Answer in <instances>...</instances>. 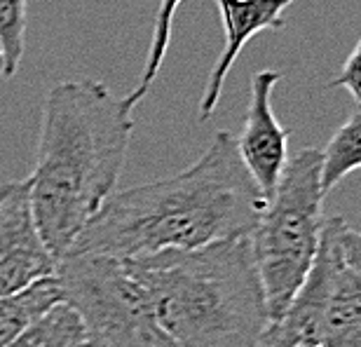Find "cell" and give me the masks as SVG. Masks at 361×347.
Wrapping results in <instances>:
<instances>
[{
    "label": "cell",
    "instance_id": "6da1fadb",
    "mask_svg": "<svg viewBox=\"0 0 361 347\" xmlns=\"http://www.w3.org/2000/svg\"><path fill=\"white\" fill-rule=\"evenodd\" d=\"M265 205L240 160L235 134L221 129L200 160L176 176L113 193L68 254L129 260L240 240L254 233Z\"/></svg>",
    "mask_w": 361,
    "mask_h": 347
},
{
    "label": "cell",
    "instance_id": "7a4b0ae2",
    "mask_svg": "<svg viewBox=\"0 0 361 347\" xmlns=\"http://www.w3.org/2000/svg\"><path fill=\"white\" fill-rule=\"evenodd\" d=\"M132 92L101 80H63L42 106L35 167L28 176L38 233L56 263L115 193L134 132Z\"/></svg>",
    "mask_w": 361,
    "mask_h": 347
},
{
    "label": "cell",
    "instance_id": "3957f363",
    "mask_svg": "<svg viewBox=\"0 0 361 347\" xmlns=\"http://www.w3.org/2000/svg\"><path fill=\"white\" fill-rule=\"evenodd\" d=\"M127 263L176 347H261L270 315L249 237Z\"/></svg>",
    "mask_w": 361,
    "mask_h": 347
},
{
    "label": "cell",
    "instance_id": "277c9868",
    "mask_svg": "<svg viewBox=\"0 0 361 347\" xmlns=\"http://www.w3.org/2000/svg\"><path fill=\"white\" fill-rule=\"evenodd\" d=\"M322 205V150L302 148L288 160L249 235L270 324L284 315L314 263L324 226Z\"/></svg>",
    "mask_w": 361,
    "mask_h": 347
},
{
    "label": "cell",
    "instance_id": "5b68a950",
    "mask_svg": "<svg viewBox=\"0 0 361 347\" xmlns=\"http://www.w3.org/2000/svg\"><path fill=\"white\" fill-rule=\"evenodd\" d=\"M54 277L61 300L80 317L90 347H176L125 258L66 254Z\"/></svg>",
    "mask_w": 361,
    "mask_h": 347
},
{
    "label": "cell",
    "instance_id": "8992f818",
    "mask_svg": "<svg viewBox=\"0 0 361 347\" xmlns=\"http://www.w3.org/2000/svg\"><path fill=\"white\" fill-rule=\"evenodd\" d=\"M56 258L38 233L28 181L0 185V298H10L40 279L54 277Z\"/></svg>",
    "mask_w": 361,
    "mask_h": 347
},
{
    "label": "cell",
    "instance_id": "52a82bcc",
    "mask_svg": "<svg viewBox=\"0 0 361 347\" xmlns=\"http://www.w3.org/2000/svg\"><path fill=\"white\" fill-rule=\"evenodd\" d=\"M343 221V216L324 219L314 263L310 267L305 281L300 284L298 293L284 310V315L277 322H272L265 331L261 347H317L319 343L322 317L326 310L331 288H334L336 270L343 260L341 242H338Z\"/></svg>",
    "mask_w": 361,
    "mask_h": 347
},
{
    "label": "cell",
    "instance_id": "ba28073f",
    "mask_svg": "<svg viewBox=\"0 0 361 347\" xmlns=\"http://www.w3.org/2000/svg\"><path fill=\"white\" fill-rule=\"evenodd\" d=\"M281 71L263 68L251 75L249 108L240 136H235L237 153L254 178L258 190L265 200H270L279 185V178L288 164V132L279 125L272 111L274 87L281 80Z\"/></svg>",
    "mask_w": 361,
    "mask_h": 347
},
{
    "label": "cell",
    "instance_id": "9c48e42d",
    "mask_svg": "<svg viewBox=\"0 0 361 347\" xmlns=\"http://www.w3.org/2000/svg\"><path fill=\"white\" fill-rule=\"evenodd\" d=\"M295 0H216L226 28V45L216 59L200 101V120H209L223 94L226 78L244 45L261 31L284 28V12Z\"/></svg>",
    "mask_w": 361,
    "mask_h": 347
},
{
    "label": "cell",
    "instance_id": "30bf717a",
    "mask_svg": "<svg viewBox=\"0 0 361 347\" xmlns=\"http://www.w3.org/2000/svg\"><path fill=\"white\" fill-rule=\"evenodd\" d=\"M317 347H361V279L341 260L334 277Z\"/></svg>",
    "mask_w": 361,
    "mask_h": 347
},
{
    "label": "cell",
    "instance_id": "8fae6325",
    "mask_svg": "<svg viewBox=\"0 0 361 347\" xmlns=\"http://www.w3.org/2000/svg\"><path fill=\"white\" fill-rule=\"evenodd\" d=\"M87 343L80 317L66 303H56L31 319L7 347H80Z\"/></svg>",
    "mask_w": 361,
    "mask_h": 347
},
{
    "label": "cell",
    "instance_id": "7c38bea8",
    "mask_svg": "<svg viewBox=\"0 0 361 347\" xmlns=\"http://www.w3.org/2000/svg\"><path fill=\"white\" fill-rule=\"evenodd\" d=\"M56 303H61V288L56 277L35 281L17 296L0 298V347H7L12 338L26 327L28 322L42 315Z\"/></svg>",
    "mask_w": 361,
    "mask_h": 347
},
{
    "label": "cell",
    "instance_id": "4fadbf2b",
    "mask_svg": "<svg viewBox=\"0 0 361 347\" xmlns=\"http://www.w3.org/2000/svg\"><path fill=\"white\" fill-rule=\"evenodd\" d=\"M361 169V111H355L331 136L322 150V193L324 197L352 171Z\"/></svg>",
    "mask_w": 361,
    "mask_h": 347
},
{
    "label": "cell",
    "instance_id": "5bb4252c",
    "mask_svg": "<svg viewBox=\"0 0 361 347\" xmlns=\"http://www.w3.org/2000/svg\"><path fill=\"white\" fill-rule=\"evenodd\" d=\"M28 0H0V49L5 71L3 78H12L19 71L26 49Z\"/></svg>",
    "mask_w": 361,
    "mask_h": 347
},
{
    "label": "cell",
    "instance_id": "9a60e30c",
    "mask_svg": "<svg viewBox=\"0 0 361 347\" xmlns=\"http://www.w3.org/2000/svg\"><path fill=\"white\" fill-rule=\"evenodd\" d=\"M180 3H183V0H160V7H157V14H155V24H153V38H150V47H148V59L143 63L141 83L136 85V90H132V94L139 101H143V97H146L148 90L153 87L155 78L164 63V56H167V49L171 42L174 14Z\"/></svg>",
    "mask_w": 361,
    "mask_h": 347
},
{
    "label": "cell",
    "instance_id": "2e32d148",
    "mask_svg": "<svg viewBox=\"0 0 361 347\" xmlns=\"http://www.w3.org/2000/svg\"><path fill=\"white\" fill-rule=\"evenodd\" d=\"M334 90H345L352 94V99L357 101V111H361V38L357 40L355 49L348 54L341 73L329 83Z\"/></svg>",
    "mask_w": 361,
    "mask_h": 347
},
{
    "label": "cell",
    "instance_id": "e0dca14e",
    "mask_svg": "<svg viewBox=\"0 0 361 347\" xmlns=\"http://www.w3.org/2000/svg\"><path fill=\"white\" fill-rule=\"evenodd\" d=\"M338 242H341L343 260L348 265V270L361 279V233L348 226V221H343L341 233H338Z\"/></svg>",
    "mask_w": 361,
    "mask_h": 347
},
{
    "label": "cell",
    "instance_id": "ac0fdd59",
    "mask_svg": "<svg viewBox=\"0 0 361 347\" xmlns=\"http://www.w3.org/2000/svg\"><path fill=\"white\" fill-rule=\"evenodd\" d=\"M5 71V59H3V49H0V75H3Z\"/></svg>",
    "mask_w": 361,
    "mask_h": 347
},
{
    "label": "cell",
    "instance_id": "d6986e66",
    "mask_svg": "<svg viewBox=\"0 0 361 347\" xmlns=\"http://www.w3.org/2000/svg\"><path fill=\"white\" fill-rule=\"evenodd\" d=\"M80 347H90V345H87V343H85V345H80Z\"/></svg>",
    "mask_w": 361,
    "mask_h": 347
}]
</instances>
